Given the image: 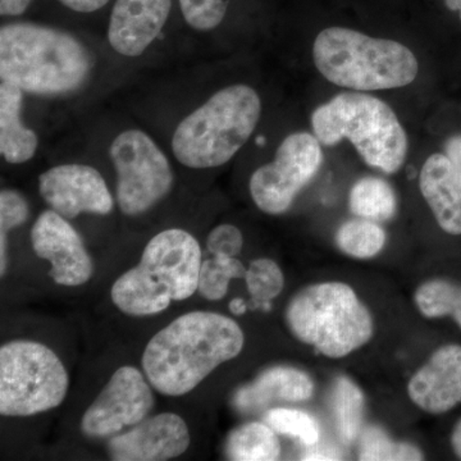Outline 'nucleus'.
Listing matches in <instances>:
<instances>
[{
  "label": "nucleus",
  "mask_w": 461,
  "mask_h": 461,
  "mask_svg": "<svg viewBox=\"0 0 461 461\" xmlns=\"http://www.w3.org/2000/svg\"><path fill=\"white\" fill-rule=\"evenodd\" d=\"M186 25L198 32H211L222 25L230 0H178Z\"/></svg>",
  "instance_id": "nucleus-30"
},
{
  "label": "nucleus",
  "mask_w": 461,
  "mask_h": 461,
  "mask_svg": "<svg viewBox=\"0 0 461 461\" xmlns=\"http://www.w3.org/2000/svg\"><path fill=\"white\" fill-rule=\"evenodd\" d=\"M172 0H115L107 41L118 56L139 58L162 35L171 16Z\"/></svg>",
  "instance_id": "nucleus-15"
},
{
  "label": "nucleus",
  "mask_w": 461,
  "mask_h": 461,
  "mask_svg": "<svg viewBox=\"0 0 461 461\" xmlns=\"http://www.w3.org/2000/svg\"><path fill=\"white\" fill-rule=\"evenodd\" d=\"M115 172V200L127 217L147 213L168 196L175 182L171 162L139 127L115 133L108 148Z\"/></svg>",
  "instance_id": "nucleus-9"
},
{
  "label": "nucleus",
  "mask_w": 461,
  "mask_h": 461,
  "mask_svg": "<svg viewBox=\"0 0 461 461\" xmlns=\"http://www.w3.org/2000/svg\"><path fill=\"white\" fill-rule=\"evenodd\" d=\"M311 375L294 366H277L260 373L251 384L240 387L233 406L241 412L260 411L273 402H302L314 393Z\"/></svg>",
  "instance_id": "nucleus-18"
},
{
  "label": "nucleus",
  "mask_w": 461,
  "mask_h": 461,
  "mask_svg": "<svg viewBox=\"0 0 461 461\" xmlns=\"http://www.w3.org/2000/svg\"><path fill=\"white\" fill-rule=\"evenodd\" d=\"M412 403L429 414H445L461 402V346L437 348L408 384Z\"/></svg>",
  "instance_id": "nucleus-16"
},
{
  "label": "nucleus",
  "mask_w": 461,
  "mask_h": 461,
  "mask_svg": "<svg viewBox=\"0 0 461 461\" xmlns=\"http://www.w3.org/2000/svg\"><path fill=\"white\" fill-rule=\"evenodd\" d=\"M145 377L135 366L117 369L85 411L81 420L84 435L99 438L114 436L124 427L144 420L154 408L151 384Z\"/></svg>",
  "instance_id": "nucleus-11"
},
{
  "label": "nucleus",
  "mask_w": 461,
  "mask_h": 461,
  "mask_svg": "<svg viewBox=\"0 0 461 461\" xmlns=\"http://www.w3.org/2000/svg\"><path fill=\"white\" fill-rule=\"evenodd\" d=\"M244 344V332L235 321L214 312H191L148 342L142 369L163 395H186L221 364L239 357Z\"/></svg>",
  "instance_id": "nucleus-1"
},
{
  "label": "nucleus",
  "mask_w": 461,
  "mask_h": 461,
  "mask_svg": "<svg viewBox=\"0 0 461 461\" xmlns=\"http://www.w3.org/2000/svg\"><path fill=\"white\" fill-rule=\"evenodd\" d=\"M313 60L330 83L355 91L399 89L411 85L420 72L417 57L402 42L346 27L318 33Z\"/></svg>",
  "instance_id": "nucleus-5"
},
{
  "label": "nucleus",
  "mask_w": 461,
  "mask_h": 461,
  "mask_svg": "<svg viewBox=\"0 0 461 461\" xmlns=\"http://www.w3.org/2000/svg\"><path fill=\"white\" fill-rule=\"evenodd\" d=\"M423 453L417 446L397 442L379 427L364 429L359 445V460L366 461H415L423 460Z\"/></svg>",
  "instance_id": "nucleus-26"
},
{
  "label": "nucleus",
  "mask_w": 461,
  "mask_h": 461,
  "mask_svg": "<svg viewBox=\"0 0 461 461\" xmlns=\"http://www.w3.org/2000/svg\"><path fill=\"white\" fill-rule=\"evenodd\" d=\"M303 460H339L338 451L333 450L330 446H309L308 453L303 454Z\"/></svg>",
  "instance_id": "nucleus-34"
},
{
  "label": "nucleus",
  "mask_w": 461,
  "mask_h": 461,
  "mask_svg": "<svg viewBox=\"0 0 461 461\" xmlns=\"http://www.w3.org/2000/svg\"><path fill=\"white\" fill-rule=\"evenodd\" d=\"M420 187L438 226L450 235H461V175L453 160L441 153L427 158Z\"/></svg>",
  "instance_id": "nucleus-17"
},
{
  "label": "nucleus",
  "mask_w": 461,
  "mask_h": 461,
  "mask_svg": "<svg viewBox=\"0 0 461 461\" xmlns=\"http://www.w3.org/2000/svg\"><path fill=\"white\" fill-rule=\"evenodd\" d=\"M264 421L280 435L299 439L306 447L320 442V424L308 412L297 409H269L264 414Z\"/></svg>",
  "instance_id": "nucleus-28"
},
{
  "label": "nucleus",
  "mask_w": 461,
  "mask_h": 461,
  "mask_svg": "<svg viewBox=\"0 0 461 461\" xmlns=\"http://www.w3.org/2000/svg\"><path fill=\"white\" fill-rule=\"evenodd\" d=\"M418 311L427 318L451 315L461 329V287L445 280L424 282L414 294Z\"/></svg>",
  "instance_id": "nucleus-24"
},
{
  "label": "nucleus",
  "mask_w": 461,
  "mask_h": 461,
  "mask_svg": "<svg viewBox=\"0 0 461 461\" xmlns=\"http://www.w3.org/2000/svg\"><path fill=\"white\" fill-rule=\"evenodd\" d=\"M226 455L236 461H273L281 456L277 432L267 423L250 421L230 433L226 441Z\"/></svg>",
  "instance_id": "nucleus-20"
},
{
  "label": "nucleus",
  "mask_w": 461,
  "mask_h": 461,
  "mask_svg": "<svg viewBox=\"0 0 461 461\" xmlns=\"http://www.w3.org/2000/svg\"><path fill=\"white\" fill-rule=\"evenodd\" d=\"M33 0H0V14L2 17L23 16Z\"/></svg>",
  "instance_id": "nucleus-33"
},
{
  "label": "nucleus",
  "mask_w": 461,
  "mask_h": 461,
  "mask_svg": "<svg viewBox=\"0 0 461 461\" xmlns=\"http://www.w3.org/2000/svg\"><path fill=\"white\" fill-rule=\"evenodd\" d=\"M95 58L75 33L41 23L0 29V81L30 95L66 96L89 84Z\"/></svg>",
  "instance_id": "nucleus-2"
},
{
  "label": "nucleus",
  "mask_w": 461,
  "mask_h": 461,
  "mask_svg": "<svg viewBox=\"0 0 461 461\" xmlns=\"http://www.w3.org/2000/svg\"><path fill=\"white\" fill-rule=\"evenodd\" d=\"M445 154L453 160L461 175V135L447 139L445 144Z\"/></svg>",
  "instance_id": "nucleus-35"
},
{
  "label": "nucleus",
  "mask_w": 461,
  "mask_h": 461,
  "mask_svg": "<svg viewBox=\"0 0 461 461\" xmlns=\"http://www.w3.org/2000/svg\"><path fill=\"white\" fill-rule=\"evenodd\" d=\"M451 446L455 455L461 459V420L455 426L453 436H451Z\"/></svg>",
  "instance_id": "nucleus-36"
},
{
  "label": "nucleus",
  "mask_w": 461,
  "mask_h": 461,
  "mask_svg": "<svg viewBox=\"0 0 461 461\" xmlns=\"http://www.w3.org/2000/svg\"><path fill=\"white\" fill-rule=\"evenodd\" d=\"M229 308L230 313L235 315H242L247 313L248 304L245 300L241 299V297H235V299L230 300Z\"/></svg>",
  "instance_id": "nucleus-37"
},
{
  "label": "nucleus",
  "mask_w": 461,
  "mask_h": 461,
  "mask_svg": "<svg viewBox=\"0 0 461 461\" xmlns=\"http://www.w3.org/2000/svg\"><path fill=\"white\" fill-rule=\"evenodd\" d=\"M25 95L20 87L0 81V154L8 165H25L41 144L38 133L23 122Z\"/></svg>",
  "instance_id": "nucleus-19"
},
{
  "label": "nucleus",
  "mask_w": 461,
  "mask_h": 461,
  "mask_svg": "<svg viewBox=\"0 0 461 461\" xmlns=\"http://www.w3.org/2000/svg\"><path fill=\"white\" fill-rule=\"evenodd\" d=\"M62 360L41 342L17 339L0 348V414L32 417L58 408L68 393Z\"/></svg>",
  "instance_id": "nucleus-8"
},
{
  "label": "nucleus",
  "mask_w": 461,
  "mask_h": 461,
  "mask_svg": "<svg viewBox=\"0 0 461 461\" xmlns=\"http://www.w3.org/2000/svg\"><path fill=\"white\" fill-rule=\"evenodd\" d=\"M202 263V249L190 232L162 230L149 240L140 263L114 282L112 302L132 317L162 313L172 302L198 293Z\"/></svg>",
  "instance_id": "nucleus-4"
},
{
  "label": "nucleus",
  "mask_w": 461,
  "mask_h": 461,
  "mask_svg": "<svg viewBox=\"0 0 461 461\" xmlns=\"http://www.w3.org/2000/svg\"><path fill=\"white\" fill-rule=\"evenodd\" d=\"M351 213L359 218L386 222L397 212L395 190L387 181L379 177H363L353 185L348 195Z\"/></svg>",
  "instance_id": "nucleus-21"
},
{
  "label": "nucleus",
  "mask_w": 461,
  "mask_h": 461,
  "mask_svg": "<svg viewBox=\"0 0 461 461\" xmlns=\"http://www.w3.org/2000/svg\"><path fill=\"white\" fill-rule=\"evenodd\" d=\"M29 203L16 190L3 189L0 193V275H5L8 267V235L29 220Z\"/></svg>",
  "instance_id": "nucleus-29"
},
{
  "label": "nucleus",
  "mask_w": 461,
  "mask_h": 461,
  "mask_svg": "<svg viewBox=\"0 0 461 461\" xmlns=\"http://www.w3.org/2000/svg\"><path fill=\"white\" fill-rule=\"evenodd\" d=\"M445 5L450 11L457 12L461 21V0H445Z\"/></svg>",
  "instance_id": "nucleus-38"
},
{
  "label": "nucleus",
  "mask_w": 461,
  "mask_h": 461,
  "mask_svg": "<svg viewBox=\"0 0 461 461\" xmlns=\"http://www.w3.org/2000/svg\"><path fill=\"white\" fill-rule=\"evenodd\" d=\"M285 320L294 338L332 359L368 344L375 321L357 294L342 282H321L290 300Z\"/></svg>",
  "instance_id": "nucleus-7"
},
{
  "label": "nucleus",
  "mask_w": 461,
  "mask_h": 461,
  "mask_svg": "<svg viewBox=\"0 0 461 461\" xmlns=\"http://www.w3.org/2000/svg\"><path fill=\"white\" fill-rule=\"evenodd\" d=\"M206 248L213 256L236 258L244 248V236L233 224H220L209 232Z\"/></svg>",
  "instance_id": "nucleus-31"
},
{
  "label": "nucleus",
  "mask_w": 461,
  "mask_h": 461,
  "mask_svg": "<svg viewBox=\"0 0 461 461\" xmlns=\"http://www.w3.org/2000/svg\"><path fill=\"white\" fill-rule=\"evenodd\" d=\"M248 269L236 258L213 256L202 263L198 293L206 300L218 302L227 295L230 282L245 278Z\"/></svg>",
  "instance_id": "nucleus-25"
},
{
  "label": "nucleus",
  "mask_w": 461,
  "mask_h": 461,
  "mask_svg": "<svg viewBox=\"0 0 461 461\" xmlns=\"http://www.w3.org/2000/svg\"><path fill=\"white\" fill-rule=\"evenodd\" d=\"M245 281L254 309H263L264 304L280 295L285 287V276L280 266L267 258L250 263Z\"/></svg>",
  "instance_id": "nucleus-27"
},
{
  "label": "nucleus",
  "mask_w": 461,
  "mask_h": 461,
  "mask_svg": "<svg viewBox=\"0 0 461 461\" xmlns=\"http://www.w3.org/2000/svg\"><path fill=\"white\" fill-rule=\"evenodd\" d=\"M190 432L186 421L175 412L145 418L123 435L112 437L109 455L117 461H163L186 453Z\"/></svg>",
  "instance_id": "nucleus-14"
},
{
  "label": "nucleus",
  "mask_w": 461,
  "mask_h": 461,
  "mask_svg": "<svg viewBox=\"0 0 461 461\" xmlns=\"http://www.w3.org/2000/svg\"><path fill=\"white\" fill-rule=\"evenodd\" d=\"M38 187L50 209L69 221L81 214L108 215L114 209L107 181L93 166L65 163L51 167L39 176Z\"/></svg>",
  "instance_id": "nucleus-12"
},
{
  "label": "nucleus",
  "mask_w": 461,
  "mask_h": 461,
  "mask_svg": "<svg viewBox=\"0 0 461 461\" xmlns=\"http://www.w3.org/2000/svg\"><path fill=\"white\" fill-rule=\"evenodd\" d=\"M312 127L324 147L348 139L366 165L387 175L399 171L408 156V135L395 112L368 94H339L315 109Z\"/></svg>",
  "instance_id": "nucleus-6"
},
{
  "label": "nucleus",
  "mask_w": 461,
  "mask_h": 461,
  "mask_svg": "<svg viewBox=\"0 0 461 461\" xmlns=\"http://www.w3.org/2000/svg\"><path fill=\"white\" fill-rule=\"evenodd\" d=\"M323 163V151L317 136L294 132L281 142L272 162L251 175L249 191L263 213L278 215L293 205Z\"/></svg>",
  "instance_id": "nucleus-10"
},
{
  "label": "nucleus",
  "mask_w": 461,
  "mask_h": 461,
  "mask_svg": "<svg viewBox=\"0 0 461 461\" xmlns=\"http://www.w3.org/2000/svg\"><path fill=\"white\" fill-rule=\"evenodd\" d=\"M262 111L259 94L249 85L233 84L214 91L176 124L173 157L191 169L227 165L250 140Z\"/></svg>",
  "instance_id": "nucleus-3"
},
{
  "label": "nucleus",
  "mask_w": 461,
  "mask_h": 461,
  "mask_svg": "<svg viewBox=\"0 0 461 461\" xmlns=\"http://www.w3.org/2000/svg\"><path fill=\"white\" fill-rule=\"evenodd\" d=\"M366 400L362 390L348 377H339L333 384L332 408L336 429L344 444H353L362 427Z\"/></svg>",
  "instance_id": "nucleus-23"
},
{
  "label": "nucleus",
  "mask_w": 461,
  "mask_h": 461,
  "mask_svg": "<svg viewBox=\"0 0 461 461\" xmlns=\"http://www.w3.org/2000/svg\"><path fill=\"white\" fill-rule=\"evenodd\" d=\"M66 8L76 14H94L108 5L109 0H58Z\"/></svg>",
  "instance_id": "nucleus-32"
},
{
  "label": "nucleus",
  "mask_w": 461,
  "mask_h": 461,
  "mask_svg": "<svg viewBox=\"0 0 461 461\" xmlns=\"http://www.w3.org/2000/svg\"><path fill=\"white\" fill-rule=\"evenodd\" d=\"M387 235L375 221L357 217L339 227L335 235L336 247L355 259H372L386 247Z\"/></svg>",
  "instance_id": "nucleus-22"
},
{
  "label": "nucleus",
  "mask_w": 461,
  "mask_h": 461,
  "mask_svg": "<svg viewBox=\"0 0 461 461\" xmlns=\"http://www.w3.org/2000/svg\"><path fill=\"white\" fill-rule=\"evenodd\" d=\"M32 242L36 256L51 264L50 277L56 284L81 286L93 277L94 263L80 233L53 209L42 212L33 223Z\"/></svg>",
  "instance_id": "nucleus-13"
}]
</instances>
